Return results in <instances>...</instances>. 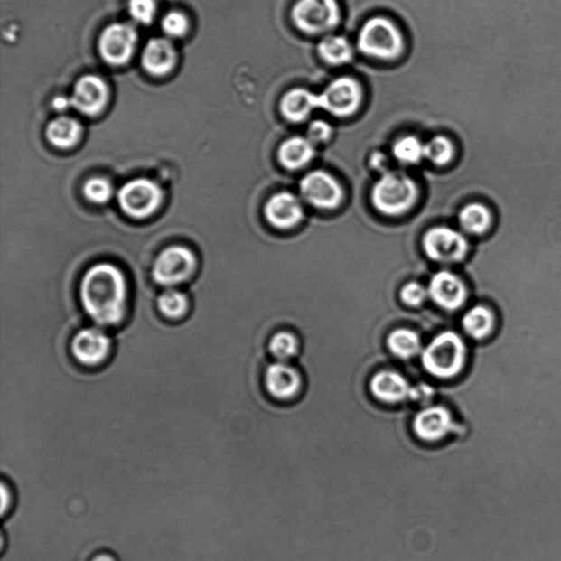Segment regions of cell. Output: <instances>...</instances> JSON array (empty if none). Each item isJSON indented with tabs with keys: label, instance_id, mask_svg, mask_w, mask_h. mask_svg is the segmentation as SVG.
Here are the masks:
<instances>
[{
	"label": "cell",
	"instance_id": "32",
	"mask_svg": "<svg viewBox=\"0 0 561 561\" xmlns=\"http://www.w3.org/2000/svg\"><path fill=\"white\" fill-rule=\"evenodd\" d=\"M128 10L138 23L151 24L155 19L157 6L155 0H130Z\"/></svg>",
	"mask_w": 561,
	"mask_h": 561
},
{
	"label": "cell",
	"instance_id": "29",
	"mask_svg": "<svg viewBox=\"0 0 561 561\" xmlns=\"http://www.w3.org/2000/svg\"><path fill=\"white\" fill-rule=\"evenodd\" d=\"M158 306L164 316L174 319L182 317L187 311L188 301L182 293L168 290L159 296Z\"/></svg>",
	"mask_w": 561,
	"mask_h": 561
},
{
	"label": "cell",
	"instance_id": "21",
	"mask_svg": "<svg viewBox=\"0 0 561 561\" xmlns=\"http://www.w3.org/2000/svg\"><path fill=\"white\" fill-rule=\"evenodd\" d=\"M315 156L313 144L307 137L293 136L281 144L277 157L283 167L295 170L305 166Z\"/></svg>",
	"mask_w": 561,
	"mask_h": 561
},
{
	"label": "cell",
	"instance_id": "1",
	"mask_svg": "<svg viewBox=\"0 0 561 561\" xmlns=\"http://www.w3.org/2000/svg\"><path fill=\"white\" fill-rule=\"evenodd\" d=\"M85 311L98 325L113 326L125 316L126 285L117 266L100 264L90 267L80 286Z\"/></svg>",
	"mask_w": 561,
	"mask_h": 561
},
{
	"label": "cell",
	"instance_id": "24",
	"mask_svg": "<svg viewBox=\"0 0 561 561\" xmlns=\"http://www.w3.org/2000/svg\"><path fill=\"white\" fill-rule=\"evenodd\" d=\"M496 318L491 310L482 305L471 308L462 319V326L468 336L482 340L489 336L495 328Z\"/></svg>",
	"mask_w": 561,
	"mask_h": 561
},
{
	"label": "cell",
	"instance_id": "20",
	"mask_svg": "<svg viewBox=\"0 0 561 561\" xmlns=\"http://www.w3.org/2000/svg\"><path fill=\"white\" fill-rule=\"evenodd\" d=\"M302 379L295 369L286 364L276 363L270 365L266 372V386L267 392L277 399H290L295 397L301 388Z\"/></svg>",
	"mask_w": 561,
	"mask_h": 561
},
{
	"label": "cell",
	"instance_id": "8",
	"mask_svg": "<svg viewBox=\"0 0 561 561\" xmlns=\"http://www.w3.org/2000/svg\"><path fill=\"white\" fill-rule=\"evenodd\" d=\"M422 245L430 259L444 262V264L462 261L470 248L464 235L445 226H439V228L426 231L422 239Z\"/></svg>",
	"mask_w": 561,
	"mask_h": 561
},
{
	"label": "cell",
	"instance_id": "10",
	"mask_svg": "<svg viewBox=\"0 0 561 561\" xmlns=\"http://www.w3.org/2000/svg\"><path fill=\"white\" fill-rule=\"evenodd\" d=\"M194 266L195 258L192 250L182 246H173L157 257L153 276L159 285L173 286L187 280Z\"/></svg>",
	"mask_w": 561,
	"mask_h": 561
},
{
	"label": "cell",
	"instance_id": "14",
	"mask_svg": "<svg viewBox=\"0 0 561 561\" xmlns=\"http://www.w3.org/2000/svg\"><path fill=\"white\" fill-rule=\"evenodd\" d=\"M428 292L431 300L445 311L458 310L467 298L465 283L450 271H440L432 276Z\"/></svg>",
	"mask_w": 561,
	"mask_h": 561
},
{
	"label": "cell",
	"instance_id": "9",
	"mask_svg": "<svg viewBox=\"0 0 561 561\" xmlns=\"http://www.w3.org/2000/svg\"><path fill=\"white\" fill-rule=\"evenodd\" d=\"M137 41L136 30L131 24L113 23L102 31L98 49L108 64L120 66L131 60Z\"/></svg>",
	"mask_w": 561,
	"mask_h": 561
},
{
	"label": "cell",
	"instance_id": "27",
	"mask_svg": "<svg viewBox=\"0 0 561 561\" xmlns=\"http://www.w3.org/2000/svg\"><path fill=\"white\" fill-rule=\"evenodd\" d=\"M455 155L454 144L444 136H436L425 144V157L436 166H445Z\"/></svg>",
	"mask_w": 561,
	"mask_h": 561
},
{
	"label": "cell",
	"instance_id": "17",
	"mask_svg": "<svg viewBox=\"0 0 561 561\" xmlns=\"http://www.w3.org/2000/svg\"><path fill=\"white\" fill-rule=\"evenodd\" d=\"M177 53L167 39H153L146 44L142 54V64L147 73L164 76L174 69Z\"/></svg>",
	"mask_w": 561,
	"mask_h": 561
},
{
	"label": "cell",
	"instance_id": "37",
	"mask_svg": "<svg viewBox=\"0 0 561 561\" xmlns=\"http://www.w3.org/2000/svg\"><path fill=\"white\" fill-rule=\"evenodd\" d=\"M370 163H372L374 168L384 169L386 164H388V159H386L382 153H377L370 159Z\"/></svg>",
	"mask_w": 561,
	"mask_h": 561
},
{
	"label": "cell",
	"instance_id": "15",
	"mask_svg": "<svg viewBox=\"0 0 561 561\" xmlns=\"http://www.w3.org/2000/svg\"><path fill=\"white\" fill-rule=\"evenodd\" d=\"M267 222L279 229L295 228L304 218L300 199L291 192H279L267 200L265 207Z\"/></svg>",
	"mask_w": 561,
	"mask_h": 561
},
{
	"label": "cell",
	"instance_id": "39",
	"mask_svg": "<svg viewBox=\"0 0 561 561\" xmlns=\"http://www.w3.org/2000/svg\"><path fill=\"white\" fill-rule=\"evenodd\" d=\"M91 561H116V559L113 558L111 555L101 554V555L96 556V557L92 559Z\"/></svg>",
	"mask_w": 561,
	"mask_h": 561
},
{
	"label": "cell",
	"instance_id": "6",
	"mask_svg": "<svg viewBox=\"0 0 561 561\" xmlns=\"http://www.w3.org/2000/svg\"><path fill=\"white\" fill-rule=\"evenodd\" d=\"M361 84L352 77H339L319 94V107L336 117H348L357 113L362 105Z\"/></svg>",
	"mask_w": 561,
	"mask_h": 561
},
{
	"label": "cell",
	"instance_id": "25",
	"mask_svg": "<svg viewBox=\"0 0 561 561\" xmlns=\"http://www.w3.org/2000/svg\"><path fill=\"white\" fill-rule=\"evenodd\" d=\"M458 222L466 233L482 235L491 228L492 214L486 205L471 203L461 210L458 214Z\"/></svg>",
	"mask_w": 561,
	"mask_h": 561
},
{
	"label": "cell",
	"instance_id": "16",
	"mask_svg": "<svg viewBox=\"0 0 561 561\" xmlns=\"http://www.w3.org/2000/svg\"><path fill=\"white\" fill-rule=\"evenodd\" d=\"M450 411L442 406L421 410L414 420V430L420 439L435 442L444 439L453 429Z\"/></svg>",
	"mask_w": 561,
	"mask_h": 561
},
{
	"label": "cell",
	"instance_id": "7",
	"mask_svg": "<svg viewBox=\"0 0 561 561\" xmlns=\"http://www.w3.org/2000/svg\"><path fill=\"white\" fill-rule=\"evenodd\" d=\"M117 199L127 215L134 219H146L161 205L163 192L151 180L136 179L123 185Z\"/></svg>",
	"mask_w": 561,
	"mask_h": 561
},
{
	"label": "cell",
	"instance_id": "22",
	"mask_svg": "<svg viewBox=\"0 0 561 561\" xmlns=\"http://www.w3.org/2000/svg\"><path fill=\"white\" fill-rule=\"evenodd\" d=\"M317 51L322 60L332 66L349 64L354 55L352 44L342 35H325L318 43Z\"/></svg>",
	"mask_w": 561,
	"mask_h": 561
},
{
	"label": "cell",
	"instance_id": "11",
	"mask_svg": "<svg viewBox=\"0 0 561 561\" xmlns=\"http://www.w3.org/2000/svg\"><path fill=\"white\" fill-rule=\"evenodd\" d=\"M300 192L306 202L323 210L336 209L343 199L341 185L323 170L307 173L301 180Z\"/></svg>",
	"mask_w": 561,
	"mask_h": 561
},
{
	"label": "cell",
	"instance_id": "31",
	"mask_svg": "<svg viewBox=\"0 0 561 561\" xmlns=\"http://www.w3.org/2000/svg\"><path fill=\"white\" fill-rule=\"evenodd\" d=\"M270 351L279 360H286L293 357L297 351V339L290 332H279L272 337Z\"/></svg>",
	"mask_w": 561,
	"mask_h": 561
},
{
	"label": "cell",
	"instance_id": "19",
	"mask_svg": "<svg viewBox=\"0 0 561 561\" xmlns=\"http://www.w3.org/2000/svg\"><path fill=\"white\" fill-rule=\"evenodd\" d=\"M370 392L385 403H400L411 396L413 388L403 375L393 370H382L370 380Z\"/></svg>",
	"mask_w": 561,
	"mask_h": 561
},
{
	"label": "cell",
	"instance_id": "36",
	"mask_svg": "<svg viewBox=\"0 0 561 561\" xmlns=\"http://www.w3.org/2000/svg\"><path fill=\"white\" fill-rule=\"evenodd\" d=\"M2 512L3 514L7 512V510L10 508V504H12V492H10L9 488L6 483H3L2 486Z\"/></svg>",
	"mask_w": 561,
	"mask_h": 561
},
{
	"label": "cell",
	"instance_id": "38",
	"mask_svg": "<svg viewBox=\"0 0 561 561\" xmlns=\"http://www.w3.org/2000/svg\"><path fill=\"white\" fill-rule=\"evenodd\" d=\"M69 107H70V99H67V98L59 97L54 100V108L56 110L64 111Z\"/></svg>",
	"mask_w": 561,
	"mask_h": 561
},
{
	"label": "cell",
	"instance_id": "23",
	"mask_svg": "<svg viewBox=\"0 0 561 561\" xmlns=\"http://www.w3.org/2000/svg\"><path fill=\"white\" fill-rule=\"evenodd\" d=\"M46 136L51 144L59 148L76 145L81 136V126L75 118L60 117L50 123Z\"/></svg>",
	"mask_w": 561,
	"mask_h": 561
},
{
	"label": "cell",
	"instance_id": "18",
	"mask_svg": "<svg viewBox=\"0 0 561 561\" xmlns=\"http://www.w3.org/2000/svg\"><path fill=\"white\" fill-rule=\"evenodd\" d=\"M319 107V94L306 89H293L281 98L280 111L287 121L300 123L307 120Z\"/></svg>",
	"mask_w": 561,
	"mask_h": 561
},
{
	"label": "cell",
	"instance_id": "30",
	"mask_svg": "<svg viewBox=\"0 0 561 561\" xmlns=\"http://www.w3.org/2000/svg\"><path fill=\"white\" fill-rule=\"evenodd\" d=\"M84 193L90 202L104 204L112 198L113 185L105 178H92L85 183Z\"/></svg>",
	"mask_w": 561,
	"mask_h": 561
},
{
	"label": "cell",
	"instance_id": "5",
	"mask_svg": "<svg viewBox=\"0 0 561 561\" xmlns=\"http://www.w3.org/2000/svg\"><path fill=\"white\" fill-rule=\"evenodd\" d=\"M291 18L297 30L307 35H323L336 29L342 19L338 0H297Z\"/></svg>",
	"mask_w": 561,
	"mask_h": 561
},
{
	"label": "cell",
	"instance_id": "2",
	"mask_svg": "<svg viewBox=\"0 0 561 561\" xmlns=\"http://www.w3.org/2000/svg\"><path fill=\"white\" fill-rule=\"evenodd\" d=\"M358 48L369 58L383 61L398 60L405 51L403 31L388 18H370L360 30Z\"/></svg>",
	"mask_w": 561,
	"mask_h": 561
},
{
	"label": "cell",
	"instance_id": "26",
	"mask_svg": "<svg viewBox=\"0 0 561 561\" xmlns=\"http://www.w3.org/2000/svg\"><path fill=\"white\" fill-rule=\"evenodd\" d=\"M388 344L390 351L401 359L413 358L421 349L418 334L406 328L396 329L390 333Z\"/></svg>",
	"mask_w": 561,
	"mask_h": 561
},
{
	"label": "cell",
	"instance_id": "33",
	"mask_svg": "<svg viewBox=\"0 0 561 561\" xmlns=\"http://www.w3.org/2000/svg\"><path fill=\"white\" fill-rule=\"evenodd\" d=\"M162 28L170 38L182 37L189 29L188 18L182 13L170 12L163 19Z\"/></svg>",
	"mask_w": 561,
	"mask_h": 561
},
{
	"label": "cell",
	"instance_id": "3",
	"mask_svg": "<svg viewBox=\"0 0 561 561\" xmlns=\"http://www.w3.org/2000/svg\"><path fill=\"white\" fill-rule=\"evenodd\" d=\"M418 197V185L403 173H385L370 192L374 208L388 216L406 213L414 207Z\"/></svg>",
	"mask_w": 561,
	"mask_h": 561
},
{
	"label": "cell",
	"instance_id": "28",
	"mask_svg": "<svg viewBox=\"0 0 561 561\" xmlns=\"http://www.w3.org/2000/svg\"><path fill=\"white\" fill-rule=\"evenodd\" d=\"M393 153L396 159L403 164H416L425 157V144L418 137L405 136L395 143Z\"/></svg>",
	"mask_w": 561,
	"mask_h": 561
},
{
	"label": "cell",
	"instance_id": "12",
	"mask_svg": "<svg viewBox=\"0 0 561 561\" xmlns=\"http://www.w3.org/2000/svg\"><path fill=\"white\" fill-rule=\"evenodd\" d=\"M111 340L99 328L82 329L71 341V352L77 362L94 368L109 357Z\"/></svg>",
	"mask_w": 561,
	"mask_h": 561
},
{
	"label": "cell",
	"instance_id": "35",
	"mask_svg": "<svg viewBox=\"0 0 561 561\" xmlns=\"http://www.w3.org/2000/svg\"><path fill=\"white\" fill-rule=\"evenodd\" d=\"M332 136V127L323 120L313 121L307 128V138L313 144L325 143Z\"/></svg>",
	"mask_w": 561,
	"mask_h": 561
},
{
	"label": "cell",
	"instance_id": "13",
	"mask_svg": "<svg viewBox=\"0 0 561 561\" xmlns=\"http://www.w3.org/2000/svg\"><path fill=\"white\" fill-rule=\"evenodd\" d=\"M108 98L109 89L105 80L95 75H87L77 81L70 106L82 115L96 117L104 111Z\"/></svg>",
	"mask_w": 561,
	"mask_h": 561
},
{
	"label": "cell",
	"instance_id": "4",
	"mask_svg": "<svg viewBox=\"0 0 561 561\" xmlns=\"http://www.w3.org/2000/svg\"><path fill=\"white\" fill-rule=\"evenodd\" d=\"M466 346L460 334L444 332L436 336L422 352V363L431 375L452 379L465 367Z\"/></svg>",
	"mask_w": 561,
	"mask_h": 561
},
{
	"label": "cell",
	"instance_id": "34",
	"mask_svg": "<svg viewBox=\"0 0 561 561\" xmlns=\"http://www.w3.org/2000/svg\"><path fill=\"white\" fill-rule=\"evenodd\" d=\"M429 295L428 290L418 282H409L401 288L400 297L407 305L419 306Z\"/></svg>",
	"mask_w": 561,
	"mask_h": 561
}]
</instances>
